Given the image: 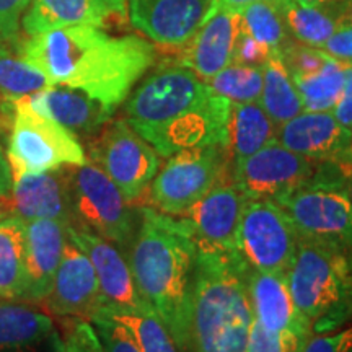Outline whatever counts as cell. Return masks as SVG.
<instances>
[{"label":"cell","instance_id":"obj_31","mask_svg":"<svg viewBox=\"0 0 352 352\" xmlns=\"http://www.w3.org/2000/svg\"><path fill=\"white\" fill-rule=\"evenodd\" d=\"M240 32L266 46L272 54H280L292 41L274 0H261L240 12Z\"/></svg>","mask_w":352,"mask_h":352},{"label":"cell","instance_id":"obj_4","mask_svg":"<svg viewBox=\"0 0 352 352\" xmlns=\"http://www.w3.org/2000/svg\"><path fill=\"white\" fill-rule=\"evenodd\" d=\"M248 270L239 252L197 248L184 352H246L254 320Z\"/></svg>","mask_w":352,"mask_h":352},{"label":"cell","instance_id":"obj_11","mask_svg":"<svg viewBox=\"0 0 352 352\" xmlns=\"http://www.w3.org/2000/svg\"><path fill=\"white\" fill-rule=\"evenodd\" d=\"M277 204L292 220L298 239L352 245V204L346 186L308 179Z\"/></svg>","mask_w":352,"mask_h":352},{"label":"cell","instance_id":"obj_38","mask_svg":"<svg viewBox=\"0 0 352 352\" xmlns=\"http://www.w3.org/2000/svg\"><path fill=\"white\" fill-rule=\"evenodd\" d=\"M271 54L272 52L266 46H263L256 39H253L252 36H248V34L239 30V36H236L235 47H233L232 64L263 67Z\"/></svg>","mask_w":352,"mask_h":352},{"label":"cell","instance_id":"obj_24","mask_svg":"<svg viewBox=\"0 0 352 352\" xmlns=\"http://www.w3.org/2000/svg\"><path fill=\"white\" fill-rule=\"evenodd\" d=\"M16 302L0 300V352L54 351L52 320L36 308Z\"/></svg>","mask_w":352,"mask_h":352},{"label":"cell","instance_id":"obj_21","mask_svg":"<svg viewBox=\"0 0 352 352\" xmlns=\"http://www.w3.org/2000/svg\"><path fill=\"white\" fill-rule=\"evenodd\" d=\"M25 13L21 26L28 36L76 25L104 28L129 19L127 0H32Z\"/></svg>","mask_w":352,"mask_h":352},{"label":"cell","instance_id":"obj_16","mask_svg":"<svg viewBox=\"0 0 352 352\" xmlns=\"http://www.w3.org/2000/svg\"><path fill=\"white\" fill-rule=\"evenodd\" d=\"M69 239L76 243L96 272L103 308L114 311H135L147 307L140 298L127 256L111 241L94 232L69 227Z\"/></svg>","mask_w":352,"mask_h":352},{"label":"cell","instance_id":"obj_3","mask_svg":"<svg viewBox=\"0 0 352 352\" xmlns=\"http://www.w3.org/2000/svg\"><path fill=\"white\" fill-rule=\"evenodd\" d=\"M196 258L197 243L186 220L139 206L127 261L140 298L164 321L179 352L188 342Z\"/></svg>","mask_w":352,"mask_h":352},{"label":"cell","instance_id":"obj_14","mask_svg":"<svg viewBox=\"0 0 352 352\" xmlns=\"http://www.w3.org/2000/svg\"><path fill=\"white\" fill-rule=\"evenodd\" d=\"M248 292L254 318L292 349L300 347L311 334L310 323L300 314L284 272H264L250 267Z\"/></svg>","mask_w":352,"mask_h":352},{"label":"cell","instance_id":"obj_36","mask_svg":"<svg viewBox=\"0 0 352 352\" xmlns=\"http://www.w3.org/2000/svg\"><path fill=\"white\" fill-rule=\"evenodd\" d=\"M32 0H0V43L8 47L19 43L23 13Z\"/></svg>","mask_w":352,"mask_h":352},{"label":"cell","instance_id":"obj_40","mask_svg":"<svg viewBox=\"0 0 352 352\" xmlns=\"http://www.w3.org/2000/svg\"><path fill=\"white\" fill-rule=\"evenodd\" d=\"M318 50L327 52L334 59L352 63V25L342 23Z\"/></svg>","mask_w":352,"mask_h":352},{"label":"cell","instance_id":"obj_42","mask_svg":"<svg viewBox=\"0 0 352 352\" xmlns=\"http://www.w3.org/2000/svg\"><path fill=\"white\" fill-rule=\"evenodd\" d=\"M12 171L10 165H8L6 153H3L2 147H0V201H7L12 191Z\"/></svg>","mask_w":352,"mask_h":352},{"label":"cell","instance_id":"obj_27","mask_svg":"<svg viewBox=\"0 0 352 352\" xmlns=\"http://www.w3.org/2000/svg\"><path fill=\"white\" fill-rule=\"evenodd\" d=\"M290 36L310 47H321L344 23V12L333 8L310 7L297 0H274Z\"/></svg>","mask_w":352,"mask_h":352},{"label":"cell","instance_id":"obj_44","mask_svg":"<svg viewBox=\"0 0 352 352\" xmlns=\"http://www.w3.org/2000/svg\"><path fill=\"white\" fill-rule=\"evenodd\" d=\"M254 2H261V0H214L212 6L227 8V10L240 13L245 7L252 6Z\"/></svg>","mask_w":352,"mask_h":352},{"label":"cell","instance_id":"obj_9","mask_svg":"<svg viewBox=\"0 0 352 352\" xmlns=\"http://www.w3.org/2000/svg\"><path fill=\"white\" fill-rule=\"evenodd\" d=\"M90 162L107 173L131 204L138 206L162 165V157L126 120L109 122L90 140Z\"/></svg>","mask_w":352,"mask_h":352},{"label":"cell","instance_id":"obj_48","mask_svg":"<svg viewBox=\"0 0 352 352\" xmlns=\"http://www.w3.org/2000/svg\"><path fill=\"white\" fill-rule=\"evenodd\" d=\"M302 347V346H300ZM300 347H298V349H296V351H292V352H300Z\"/></svg>","mask_w":352,"mask_h":352},{"label":"cell","instance_id":"obj_6","mask_svg":"<svg viewBox=\"0 0 352 352\" xmlns=\"http://www.w3.org/2000/svg\"><path fill=\"white\" fill-rule=\"evenodd\" d=\"M0 111L10 124L6 157L12 178L87 162L80 140L39 113L30 96L3 100Z\"/></svg>","mask_w":352,"mask_h":352},{"label":"cell","instance_id":"obj_39","mask_svg":"<svg viewBox=\"0 0 352 352\" xmlns=\"http://www.w3.org/2000/svg\"><path fill=\"white\" fill-rule=\"evenodd\" d=\"M298 349V347H297ZM292 349L283 338L266 331L259 321L254 318L252 329H250L248 346H246V352H292Z\"/></svg>","mask_w":352,"mask_h":352},{"label":"cell","instance_id":"obj_12","mask_svg":"<svg viewBox=\"0 0 352 352\" xmlns=\"http://www.w3.org/2000/svg\"><path fill=\"white\" fill-rule=\"evenodd\" d=\"M318 168V162L289 151L277 140L232 165L230 179L246 199L279 201L303 186Z\"/></svg>","mask_w":352,"mask_h":352},{"label":"cell","instance_id":"obj_17","mask_svg":"<svg viewBox=\"0 0 352 352\" xmlns=\"http://www.w3.org/2000/svg\"><path fill=\"white\" fill-rule=\"evenodd\" d=\"M214 0H127V13L135 30L153 43L182 47L197 32Z\"/></svg>","mask_w":352,"mask_h":352},{"label":"cell","instance_id":"obj_43","mask_svg":"<svg viewBox=\"0 0 352 352\" xmlns=\"http://www.w3.org/2000/svg\"><path fill=\"white\" fill-rule=\"evenodd\" d=\"M298 3H303V6H310V7H323V8H333V10H340L344 12L352 0H297Z\"/></svg>","mask_w":352,"mask_h":352},{"label":"cell","instance_id":"obj_29","mask_svg":"<svg viewBox=\"0 0 352 352\" xmlns=\"http://www.w3.org/2000/svg\"><path fill=\"white\" fill-rule=\"evenodd\" d=\"M347 64L329 56L323 67L315 72L290 76L300 94L303 111H331L344 87Z\"/></svg>","mask_w":352,"mask_h":352},{"label":"cell","instance_id":"obj_41","mask_svg":"<svg viewBox=\"0 0 352 352\" xmlns=\"http://www.w3.org/2000/svg\"><path fill=\"white\" fill-rule=\"evenodd\" d=\"M331 113L346 129L352 131V63L347 64L344 87Z\"/></svg>","mask_w":352,"mask_h":352},{"label":"cell","instance_id":"obj_32","mask_svg":"<svg viewBox=\"0 0 352 352\" xmlns=\"http://www.w3.org/2000/svg\"><path fill=\"white\" fill-rule=\"evenodd\" d=\"M51 87L50 80L36 67L12 54V47L0 44V95L3 100L39 94Z\"/></svg>","mask_w":352,"mask_h":352},{"label":"cell","instance_id":"obj_19","mask_svg":"<svg viewBox=\"0 0 352 352\" xmlns=\"http://www.w3.org/2000/svg\"><path fill=\"white\" fill-rule=\"evenodd\" d=\"M7 206L8 212L23 222L52 219L74 227L69 165L13 178Z\"/></svg>","mask_w":352,"mask_h":352},{"label":"cell","instance_id":"obj_45","mask_svg":"<svg viewBox=\"0 0 352 352\" xmlns=\"http://www.w3.org/2000/svg\"><path fill=\"white\" fill-rule=\"evenodd\" d=\"M8 214H10V212H8L7 201H0V220H2L3 217H7Z\"/></svg>","mask_w":352,"mask_h":352},{"label":"cell","instance_id":"obj_8","mask_svg":"<svg viewBox=\"0 0 352 352\" xmlns=\"http://www.w3.org/2000/svg\"><path fill=\"white\" fill-rule=\"evenodd\" d=\"M227 145L189 147L168 157L147 189L148 206L171 217H183L210 189L230 178Z\"/></svg>","mask_w":352,"mask_h":352},{"label":"cell","instance_id":"obj_18","mask_svg":"<svg viewBox=\"0 0 352 352\" xmlns=\"http://www.w3.org/2000/svg\"><path fill=\"white\" fill-rule=\"evenodd\" d=\"M246 197L232 179L219 183L183 215L197 248L236 253V236Z\"/></svg>","mask_w":352,"mask_h":352},{"label":"cell","instance_id":"obj_1","mask_svg":"<svg viewBox=\"0 0 352 352\" xmlns=\"http://www.w3.org/2000/svg\"><path fill=\"white\" fill-rule=\"evenodd\" d=\"M51 85L80 90L116 111L155 64V47L135 34L111 36L90 25L64 26L30 36L16 50Z\"/></svg>","mask_w":352,"mask_h":352},{"label":"cell","instance_id":"obj_15","mask_svg":"<svg viewBox=\"0 0 352 352\" xmlns=\"http://www.w3.org/2000/svg\"><path fill=\"white\" fill-rule=\"evenodd\" d=\"M276 140L298 155L352 168V131L346 129L331 111L300 113L276 127Z\"/></svg>","mask_w":352,"mask_h":352},{"label":"cell","instance_id":"obj_30","mask_svg":"<svg viewBox=\"0 0 352 352\" xmlns=\"http://www.w3.org/2000/svg\"><path fill=\"white\" fill-rule=\"evenodd\" d=\"M98 314L121 323L134 338L140 352H179L164 321L158 318L148 305L135 311H114L101 308Z\"/></svg>","mask_w":352,"mask_h":352},{"label":"cell","instance_id":"obj_25","mask_svg":"<svg viewBox=\"0 0 352 352\" xmlns=\"http://www.w3.org/2000/svg\"><path fill=\"white\" fill-rule=\"evenodd\" d=\"M276 140V126L258 101L232 103L228 126V152L232 165L261 151Z\"/></svg>","mask_w":352,"mask_h":352},{"label":"cell","instance_id":"obj_22","mask_svg":"<svg viewBox=\"0 0 352 352\" xmlns=\"http://www.w3.org/2000/svg\"><path fill=\"white\" fill-rule=\"evenodd\" d=\"M69 226L52 219L25 222L26 239V302H43L50 292L65 243Z\"/></svg>","mask_w":352,"mask_h":352},{"label":"cell","instance_id":"obj_23","mask_svg":"<svg viewBox=\"0 0 352 352\" xmlns=\"http://www.w3.org/2000/svg\"><path fill=\"white\" fill-rule=\"evenodd\" d=\"M39 113L59 122L77 139H94L111 120L113 111L80 90L51 85L30 96Z\"/></svg>","mask_w":352,"mask_h":352},{"label":"cell","instance_id":"obj_49","mask_svg":"<svg viewBox=\"0 0 352 352\" xmlns=\"http://www.w3.org/2000/svg\"><path fill=\"white\" fill-rule=\"evenodd\" d=\"M0 44H2V43H0Z\"/></svg>","mask_w":352,"mask_h":352},{"label":"cell","instance_id":"obj_20","mask_svg":"<svg viewBox=\"0 0 352 352\" xmlns=\"http://www.w3.org/2000/svg\"><path fill=\"white\" fill-rule=\"evenodd\" d=\"M240 30V13L212 6L192 38L179 47L178 64L210 80L232 64L233 47Z\"/></svg>","mask_w":352,"mask_h":352},{"label":"cell","instance_id":"obj_37","mask_svg":"<svg viewBox=\"0 0 352 352\" xmlns=\"http://www.w3.org/2000/svg\"><path fill=\"white\" fill-rule=\"evenodd\" d=\"M300 352H352V323L334 331L310 334Z\"/></svg>","mask_w":352,"mask_h":352},{"label":"cell","instance_id":"obj_7","mask_svg":"<svg viewBox=\"0 0 352 352\" xmlns=\"http://www.w3.org/2000/svg\"><path fill=\"white\" fill-rule=\"evenodd\" d=\"M74 227L94 232L129 253L139 223V206L131 204L121 189L94 162L69 165Z\"/></svg>","mask_w":352,"mask_h":352},{"label":"cell","instance_id":"obj_28","mask_svg":"<svg viewBox=\"0 0 352 352\" xmlns=\"http://www.w3.org/2000/svg\"><path fill=\"white\" fill-rule=\"evenodd\" d=\"M258 103L276 127L303 113L300 94L279 54H271L263 65V90Z\"/></svg>","mask_w":352,"mask_h":352},{"label":"cell","instance_id":"obj_46","mask_svg":"<svg viewBox=\"0 0 352 352\" xmlns=\"http://www.w3.org/2000/svg\"><path fill=\"white\" fill-rule=\"evenodd\" d=\"M344 23H351L352 25V2L349 3V7H347V10H346Z\"/></svg>","mask_w":352,"mask_h":352},{"label":"cell","instance_id":"obj_2","mask_svg":"<svg viewBox=\"0 0 352 352\" xmlns=\"http://www.w3.org/2000/svg\"><path fill=\"white\" fill-rule=\"evenodd\" d=\"M232 101L178 63L153 69L127 96L124 120L162 158L189 147H228Z\"/></svg>","mask_w":352,"mask_h":352},{"label":"cell","instance_id":"obj_34","mask_svg":"<svg viewBox=\"0 0 352 352\" xmlns=\"http://www.w3.org/2000/svg\"><path fill=\"white\" fill-rule=\"evenodd\" d=\"M57 352H103L94 324L87 320H70L64 336L56 333Z\"/></svg>","mask_w":352,"mask_h":352},{"label":"cell","instance_id":"obj_33","mask_svg":"<svg viewBox=\"0 0 352 352\" xmlns=\"http://www.w3.org/2000/svg\"><path fill=\"white\" fill-rule=\"evenodd\" d=\"M210 88L232 103L259 101L263 90V67L230 64L208 80Z\"/></svg>","mask_w":352,"mask_h":352},{"label":"cell","instance_id":"obj_5","mask_svg":"<svg viewBox=\"0 0 352 352\" xmlns=\"http://www.w3.org/2000/svg\"><path fill=\"white\" fill-rule=\"evenodd\" d=\"M285 276L311 334L352 323V245L298 239Z\"/></svg>","mask_w":352,"mask_h":352},{"label":"cell","instance_id":"obj_10","mask_svg":"<svg viewBox=\"0 0 352 352\" xmlns=\"http://www.w3.org/2000/svg\"><path fill=\"white\" fill-rule=\"evenodd\" d=\"M298 235L283 206L270 199H246L236 252L252 270L287 274Z\"/></svg>","mask_w":352,"mask_h":352},{"label":"cell","instance_id":"obj_26","mask_svg":"<svg viewBox=\"0 0 352 352\" xmlns=\"http://www.w3.org/2000/svg\"><path fill=\"white\" fill-rule=\"evenodd\" d=\"M26 283L25 222L8 214L0 220V298L25 300Z\"/></svg>","mask_w":352,"mask_h":352},{"label":"cell","instance_id":"obj_13","mask_svg":"<svg viewBox=\"0 0 352 352\" xmlns=\"http://www.w3.org/2000/svg\"><path fill=\"white\" fill-rule=\"evenodd\" d=\"M44 307L50 314L67 320L90 321L103 308L100 284L90 259L69 239Z\"/></svg>","mask_w":352,"mask_h":352},{"label":"cell","instance_id":"obj_47","mask_svg":"<svg viewBox=\"0 0 352 352\" xmlns=\"http://www.w3.org/2000/svg\"><path fill=\"white\" fill-rule=\"evenodd\" d=\"M346 192H347V196H349V201H351V204H352V176H351V179L346 184Z\"/></svg>","mask_w":352,"mask_h":352},{"label":"cell","instance_id":"obj_35","mask_svg":"<svg viewBox=\"0 0 352 352\" xmlns=\"http://www.w3.org/2000/svg\"><path fill=\"white\" fill-rule=\"evenodd\" d=\"M103 352H140L131 333L121 323L107 315H95L90 320Z\"/></svg>","mask_w":352,"mask_h":352}]
</instances>
